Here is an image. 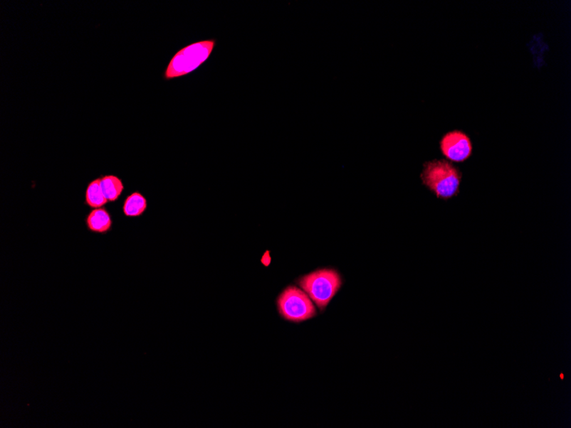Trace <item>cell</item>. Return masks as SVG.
Masks as SVG:
<instances>
[{"label":"cell","instance_id":"8","mask_svg":"<svg viewBox=\"0 0 571 428\" xmlns=\"http://www.w3.org/2000/svg\"><path fill=\"white\" fill-rule=\"evenodd\" d=\"M147 199L140 193H134L126 198L123 210L127 217H139L146 210Z\"/></svg>","mask_w":571,"mask_h":428},{"label":"cell","instance_id":"7","mask_svg":"<svg viewBox=\"0 0 571 428\" xmlns=\"http://www.w3.org/2000/svg\"><path fill=\"white\" fill-rule=\"evenodd\" d=\"M102 192L108 201H116L123 191L122 181L115 176H106L100 179Z\"/></svg>","mask_w":571,"mask_h":428},{"label":"cell","instance_id":"6","mask_svg":"<svg viewBox=\"0 0 571 428\" xmlns=\"http://www.w3.org/2000/svg\"><path fill=\"white\" fill-rule=\"evenodd\" d=\"M87 224L89 230L93 232H105L112 227V220L108 211L104 209H97L89 215Z\"/></svg>","mask_w":571,"mask_h":428},{"label":"cell","instance_id":"5","mask_svg":"<svg viewBox=\"0 0 571 428\" xmlns=\"http://www.w3.org/2000/svg\"><path fill=\"white\" fill-rule=\"evenodd\" d=\"M442 154L451 162L463 163L472 154V142L462 131L454 130L442 137L440 142Z\"/></svg>","mask_w":571,"mask_h":428},{"label":"cell","instance_id":"2","mask_svg":"<svg viewBox=\"0 0 571 428\" xmlns=\"http://www.w3.org/2000/svg\"><path fill=\"white\" fill-rule=\"evenodd\" d=\"M297 283L320 311H325L342 285L337 271L323 269L304 275Z\"/></svg>","mask_w":571,"mask_h":428},{"label":"cell","instance_id":"4","mask_svg":"<svg viewBox=\"0 0 571 428\" xmlns=\"http://www.w3.org/2000/svg\"><path fill=\"white\" fill-rule=\"evenodd\" d=\"M276 304L280 316L290 323H303L317 316L313 300L295 286L285 288L277 299Z\"/></svg>","mask_w":571,"mask_h":428},{"label":"cell","instance_id":"9","mask_svg":"<svg viewBox=\"0 0 571 428\" xmlns=\"http://www.w3.org/2000/svg\"><path fill=\"white\" fill-rule=\"evenodd\" d=\"M86 202L92 208H100L108 202L102 192L100 179L93 181L88 185L86 192Z\"/></svg>","mask_w":571,"mask_h":428},{"label":"cell","instance_id":"1","mask_svg":"<svg viewBox=\"0 0 571 428\" xmlns=\"http://www.w3.org/2000/svg\"><path fill=\"white\" fill-rule=\"evenodd\" d=\"M461 179L462 173L446 159L425 163L421 173V180L426 188L443 200L458 196Z\"/></svg>","mask_w":571,"mask_h":428},{"label":"cell","instance_id":"10","mask_svg":"<svg viewBox=\"0 0 571 428\" xmlns=\"http://www.w3.org/2000/svg\"><path fill=\"white\" fill-rule=\"evenodd\" d=\"M262 262L266 266H268V264H270L271 257L268 256V252H266V254H264V256H263V260H262Z\"/></svg>","mask_w":571,"mask_h":428},{"label":"cell","instance_id":"3","mask_svg":"<svg viewBox=\"0 0 571 428\" xmlns=\"http://www.w3.org/2000/svg\"><path fill=\"white\" fill-rule=\"evenodd\" d=\"M216 46L215 40L194 42L174 55L166 68L164 78L172 80L192 73L210 58Z\"/></svg>","mask_w":571,"mask_h":428}]
</instances>
